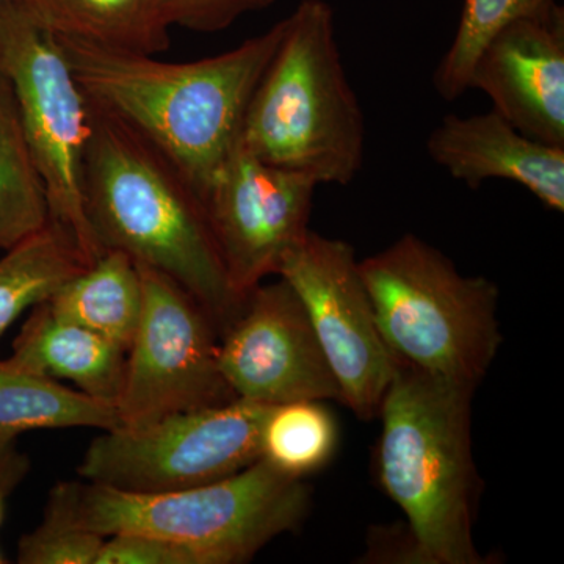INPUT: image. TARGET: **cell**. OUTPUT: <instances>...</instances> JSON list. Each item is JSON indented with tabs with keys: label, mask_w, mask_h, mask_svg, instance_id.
I'll return each mask as SVG.
<instances>
[{
	"label": "cell",
	"mask_w": 564,
	"mask_h": 564,
	"mask_svg": "<svg viewBox=\"0 0 564 564\" xmlns=\"http://www.w3.org/2000/svg\"><path fill=\"white\" fill-rule=\"evenodd\" d=\"M284 32L285 18L231 51L188 63L54 36L88 101L161 152L203 202L240 144L248 104Z\"/></svg>",
	"instance_id": "6da1fadb"
},
{
	"label": "cell",
	"mask_w": 564,
	"mask_h": 564,
	"mask_svg": "<svg viewBox=\"0 0 564 564\" xmlns=\"http://www.w3.org/2000/svg\"><path fill=\"white\" fill-rule=\"evenodd\" d=\"M90 109L84 202L96 239L172 278L223 334L245 299L229 284L202 198L143 137L101 107Z\"/></svg>",
	"instance_id": "7a4b0ae2"
},
{
	"label": "cell",
	"mask_w": 564,
	"mask_h": 564,
	"mask_svg": "<svg viewBox=\"0 0 564 564\" xmlns=\"http://www.w3.org/2000/svg\"><path fill=\"white\" fill-rule=\"evenodd\" d=\"M475 388L397 362L381 402L378 475L408 521L406 562L481 564L474 543Z\"/></svg>",
	"instance_id": "3957f363"
},
{
	"label": "cell",
	"mask_w": 564,
	"mask_h": 564,
	"mask_svg": "<svg viewBox=\"0 0 564 564\" xmlns=\"http://www.w3.org/2000/svg\"><path fill=\"white\" fill-rule=\"evenodd\" d=\"M240 147L322 184L347 185L364 163L366 124L325 0H302L252 93Z\"/></svg>",
	"instance_id": "277c9868"
},
{
	"label": "cell",
	"mask_w": 564,
	"mask_h": 564,
	"mask_svg": "<svg viewBox=\"0 0 564 564\" xmlns=\"http://www.w3.org/2000/svg\"><path fill=\"white\" fill-rule=\"evenodd\" d=\"M310 505L304 478L259 458L231 477L169 492L69 481L52 491L47 513L104 538L139 533L174 541L198 552L204 564H240L299 529Z\"/></svg>",
	"instance_id": "5b68a950"
},
{
	"label": "cell",
	"mask_w": 564,
	"mask_h": 564,
	"mask_svg": "<svg viewBox=\"0 0 564 564\" xmlns=\"http://www.w3.org/2000/svg\"><path fill=\"white\" fill-rule=\"evenodd\" d=\"M359 272L397 362L477 388L502 344L492 281L466 276L414 234L359 261Z\"/></svg>",
	"instance_id": "8992f818"
},
{
	"label": "cell",
	"mask_w": 564,
	"mask_h": 564,
	"mask_svg": "<svg viewBox=\"0 0 564 564\" xmlns=\"http://www.w3.org/2000/svg\"><path fill=\"white\" fill-rule=\"evenodd\" d=\"M0 73L13 88L22 131L46 188L51 221L65 229L93 263L104 250L84 202L90 102L55 36L33 21L20 0L0 10Z\"/></svg>",
	"instance_id": "52a82bcc"
},
{
	"label": "cell",
	"mask_w": 564,
	"mask_h": 564,
	"mask_svg": "<svg viewBox=\"0 0 564 564\" xmlns=\"http://www.w3.org/2000/svg\"><path fill=\"white\" fill-rule=\"evenodd\" d=\"M269 404L234 399L166 415L139 429L107 430L79 466L90 484L128 492H169L214 484L261 458Z\"/></svg>",
	"instance_id": "ba28073f"
},
{
	"label": "cell",
	"mask_w": 564,
	"mask_h": 564,
	"mask_svg": "<svg viewBox=\"0 0 564 564\" xmlns=\"http://www.w3.org/2000/svg\"><path fill=\"white\" fill-rule=\"evenodd\" d=\"M137 267L143 311L117 400L122 429L232 402L237 397L223 377L218 329L209 314L172 278L143 263Z\"/></svg>",
	"instance_id": "9c48e42d"
},
{
	"label": "cell",
	"mask_w": 564,
	"mask_h": 564,
	"mask_svg": "<svg viewBox=\"0 0 564 564\" xmlns=\"http://www.w3.org/2000/svg\"><path fill=\"white\" fill-rule=\"evenodd\" d=\"M302 302L343 391L361 419L380 413L397 361L386 347L351 245L310 231L280 269Z\"/></svg>",
	"instance_id": "30bf717a"
},
{
	"label": "cell",
	"mask_w": 564,
	"mask_h": 564,
	"mask_svg": "<svg viewBox=\"0 0 564 564\" xmlns=\"http://www.w3.org/2000/svg\"><path fill=\"white\" fill-rule=\"evenodd\" d=\"M317 182L237 147L204 196L232 291L245 299L310 234Z\"/></svg>",
	"instance_id": "8fae6325"
},
{
	"label": "cell",
	"mask_w": 564,
	"mask_h": 564,
	"mask_svg": "<svg viewBox=\"0 0 564 564\" xmlns=\"http://www.w3.org/2000/svg\"><path fill=\"white\" fill-rule=\"evenodd\" d=\"M218 362L237 399L269 404L336 400L343 391L296 293L282 278L259 284L223 332Z\"/></svg>",
	"instance_id": "7c38bea8"
},
{
	"label": "cell",
	"mask_w": 564,
	"mask_h": 564,
	"mask_svg": "<svg viewBox=\"0 0 564 564\" xmlns=\"http://www.w3.org/2000/svg\"><path fill=\"white\" fill-rule=\"evenodd\" d=\"M470 90L530 139L564 148V9L507 25L478 55Z\"/></svg>",
	"instance_id": "4fadbf2b"
},
{
	"label": "cell",
	"mask_w": 564,
	"mask_h": 564,
	"mask_svg": "<svg viewBox=\"0 0 564 564\" xmlns=\"http://www.w3.org/2000/svg\"><path fill=\"white\" fill-rule=\"evenodd\" d=\"M426 152L474 191L488 181H510L547 209L564 212V148L530 139L496 110L445 115L430 133Z\"/></svg>",
	"instance_id": "5bb4252c"
},
{
	"label": "cell",
	"mask_w": 564,
	"mask_h": 564,
	"mask_svg": "<svg viewBox=\"0 0 564 564\" xmlns=\"http://www.w3.org/2000/svg\"><path fill=\"white\" fill-rule=\"evenodd\" d=\"M32 310L14 339L13 352L3 362L52 380L70 381L82 392L117 404L128 350L84 326L57 317L46 303Z\"/></svg>",
	"instance_id": "9a60e30c"
},
{
	"label": "cell",
	"mask_w": 564,
	"mask_h": 564,
	"mask_svg": "<svg viewBox=\"0 0 564 564\" xmlns=\"http://www.w3.org/2000/svg\"><path fill=\"white\" fill-rule=\"evenodd\" d=\"M52 35L111 50L155 55L169 51L170 29L161 0H20Z\"/></svg>",
	"instance_id": "2e32d148"
},
{
	"label": "cell",
	"mask_w": 564,
	"mask_h": 564,
	"mask_svg": "<svg viewBox=\"0 0 564 564\" xmlns=\"http://www.w3.org/2000/svg\"><path fill=\"white\" fill-rule=\"evenodd\" d=\"M44 303L57 317L129 350L143 311L139 267L126 252L104 250Z\"/></svg>",
	"instance_id": "e0dca14e"
},
{
	"label": "cell",
	"mask_w": 564,
	"mask_h": 564,
	"mask_svg": "<svg viewBox=\"0 0 564 564\" xmlns=\"http://www.w3.org/2000/svg\"><path fill=\"white\" fill-rule=\"evenodd\" d=\"M120 429L117 404L0 361V443L33 430Z\"/></svg>",
	"instance_id": "ac0fdd59"
},
{
	"label": "cell",
	"mask_w": 564,
	"mask_h": 564,
	"mask_svg": "<svg viewBox=\"0 0 564 564\" xmlns=\"http://www.w3.org/2000/svg\"><path fill=\"white\" fill-rule=\"evenodd\" d=\"M88 265L73 237L54 221L7 250L0 259V337Z\"/></svg>",
	"instance_id": "d6986e66"
},
{
	"label": "cell",
	"mask_w": 564,
	"mask_h": 564,
	"mask_svg": "<svg viewBox=\"0 0 564 564\" xmlns=\"http://www.w3.org/2000/svg\"><path fill=\"white\" fill-rule=\"evenodd\" d=\"M51 221L46 188L22 131L13 88L0 73V250H10Z\"/></svg>",
	"instance_id": "ffe728a7"
},
{
	"label": "cell",
	"mask_w": 564,
	"mask_h": 564,
	"mask_svg": "<svg viewBox=\"0 0 564 564\" xmlns=\"http://www.w3.org/2000/svg\"><path fill=\"white\" fill-rule=\"evenodd\" d=\"M336 445V421L318 400L273 404L263 421L261 458L291 477L321 470Z\"/></svg>",
	"instance_id": "44dd1931"
},
{
	"label": "cell",
	"mask_w": 564,
	"mask_h": 564,
	"mask_svg": "<svg viewBox=\"0 0 564 564\" xmlns=\"http://www.w3.org/2000/svg\"><path fill=\"white\" fill-rule=\"evenodd\" d=\"M556 0H464L454 40L437 63L433 87L444 101H455L470 90L478 55L502 29L516 21L543 17Z\"/></svg>",
	"instance_id": "7402d4cb"
},
{
	"label": "cell",
	"mask_w": 564,
	"mask_h": 564,
	"mask_svg": "<svg viewBox=\"0 0 564 564\" xmlns=\"http://www.w3.org/2000/svg\"><path fill=\"white\" fill-rule=\"evenodd\" d=\"M106 538L47 513L43 524L18 545L21 564H96Z\"/></svg>",
	"instance_id": "603a6c76"
},
{
	"label": "cell",
	"mask_w": 564,
	"mask_h": 564,
	"mask_svg": "<svg viewBox=\"0 0 564 564\" xmlns=\"http://www.w3.org/2000/svg\"><path fill=\"white\" fill-rule=\"evenodd\" d=\"M274 0H161L162 13L170 25L192 32L226 31L245 14L272 6Z\"/></svg>",
	"instance_id": "cb8c5ba5"
},
{
	"label": "cell",
	"mask_w": 564,
	"mask_h": 564,
	"mask_svg": "<svg viewBox=\"0 0 564 564\" xmlns=\"http://www.w3.org/2000/svg\"><path fill=\"white\" fill-rule=\"evenodd\" d=\"M96 564H204L202 555L187 545L150 536L120 533L104 540Z\"/></svg>",
	"instance_id": "d4e9b609"
},
{
	"label": "cell",
	"mask_w": 564,
	"mask_h": 564,
	"mask_svg": "<svg viewBox=\"0 0 564 564\" xmlns=\"http://www.w3.org/2000/svg\"><path fill=\"white\" fill-rule=\"evenodd\" d=\"M14 443H0V485L9 491L24 474L25 463L20 455H17Z\"/></svg>",
	"instance_id": "484cf974"
},
{
	"label": "cell",
	"mask_w": 564,
	"mask_h": 564,
	"mask_svg": "<svg viewBox=\"0 0 564 564\" xmlns=\"http://www.w3.org/2000/svg\"><path fill=\"white\" fill-rule=\"evenodd\" d=\"M7 489L0 485V524H2L3 519V496H6Z\"/></svg>",
	"instance_id": "4316f807"
},
{
	"label": "cell",
	"mask_w": 564,
	"mask_h": 564,
	"mask_svg": "<svg viewBox=\"0 0 564 564\" xmlns=\"http://www.w3.org/2000/svg\"><path fill=\"white\" fill-rule=\"evenodd\" d=\"M10 2H11V0H0V10H2L3 7H6L7 3H10Z\"/></svg>",
	"instance_id": "83f0119b"
},
{
	"label": "cell",
	"mask_w": 564,
	"mask_h": 564,
	"mask_svg": "<svg viewBox=\"0 0 564 564\" xmlns=\"http://www.w3.org/2000/svg\"><path fill=\"white\" fill-rule=\"evenodd\" d=\"M6 563V560H3L2 554H0V564Z\"/></svg>",
	"instance_id": "f1b7e54d"
}]
</instances>
